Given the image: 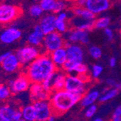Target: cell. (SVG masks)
<instances>
[{
  "label": "cell",
  "mask_w": 121,
  "mask_h": 121,
  "mask_svg": "<svg viewBox=\"0 0 121 121\" xmlns=\"http://www.w3.org/2000/svg\"><path fill=\"white\" fill-rule=\"evenodd\" d=\"M56 70L50 54L43 53L26 67L25 74L31 83H42Z\"/></svg>",
  "instance_id": "obj_1"
},
{
  "label": "cell",
  "mask_w": 121,
  "mask_h": 121,
  "mask_svg": "<svg viewBox=\"0 0 121 121\" xmlns=\"http://www.w3.org/2000/svg\"><path fill=\"white\" fill-rule=\"evenodd\" d=\"M82 97V95L73 94L64 88L52 91L49 102L53 114L56 116L64 115L79 102Z\"/></svg>",
  "instance_id": "obj_2"
},
{
  "label": "cell",
  "mask_w": 121,
  "mask_h": 121,
  "mask_svg": "<svg viewBox=\"0 0 121 121\" xmlns=\"http://www.w3.org/2000/svg\"><path fill=\"white\" fill-rule=\"evenodd\" d=\"M88 81L83 80L79 75L76 74H67L64 89L73 94L84 95L87 92Z\"/></svg>",
  "instance_id": "obj_3"
},
{
  "label": "cell",
  "mask_w": 121,
  "mask_h": 121,
  "mask_svg": "<svg viewBox=\"0 0 121 121\" xmlns=\"http://www.w3.org/2000/svg\"><path fill=\"white\" fill-rule=\"evenodd\" d=\"M65 43L66 41L64 36L58 31H54L44 36L42 47L45 53L50 54L60 47H65Z\"/></svg>",
  "instance_id": "obj_4"
},
{
  "label": "cell",
  "mask_w": 121,
  "mask_h": 121,
  "mask_svg": "<svg viewBox=\"0 0 121 121\" xmlns=\"http://www.w3.org/2000/svg\"><path fill=\"white\" fill-rule=\"evenodd\" d=\"M15 54L19 59L21 65L27 67L38 56H40L41 53L38 47L28 44L17 49Z\"/></svg>",
  "instance_id": "obj_5"
},
{
  "label": "cell",
  "mask_w": 121,
  "mask_h": 121,
  "mask_svg": "<svg viewBox=\"0 0 121 121\" xmlns=\"http://www.w3.org/2000/svg\"><path fill=\"white\" fill-rule=\"evenodd\" d=\"M21 14L19 7L12 4H0V24L6 25L16 20Z\"/></svg>",
  "instance_id": "obj_6"
},
{
  "label": "cell",
  "mask_w": 121,
  "mask_h": 121,
  "mask_svg": "<svg viewBox=\"0 0 121 121\" xmlns=\"http://www.w3.org/2000/svg\"><path fill=\"white\" fill-rule=\"evenodd\" d=\"M65 47L67 53V60L75 63H83L84 51L81 44L66 41Z\"/></svg>",
  "instance_id": "obj_7"
},
{
  "label": "cell",
  "mask_w": 121,
  "mask_h": 121,
  "mask_svg": "<svg viewBox=\"0 0 121 121\" xmlns=\"http://www.w3.org/2000/svg\"><path fill=\"white\" fill-rule=\"evenodd\" d=\"M36 113L37 121L48 120L50 116L53 113L49 100H38L33 103Z\"/></svg>",
  "instance_id": "obj_8"
},
{
  "label": "cell",
  "mask_w": 121,
  "mask_h": 121,
  "mask_svg": "<svg viewBox=\"0 0 121 121\" xmlns=\"http://www.w3.org/2000/svg\"><path fill=\"white\" fill-rule=\"evenodd\" d=\"M64 39L70 43H76L79 44H87L89 41V33L84 30L74 28L69 30L64 34Z\"/></svg>",
  "instance_id": "obj_9"
},
{
  "label": "cell",
  "mask_w": 121,
  "mask_h": 121,
  "mask_svg": "<svg viewBox=\"0 0 121 121\" xmlns=\"http://www.w3.org/2000/svg\"><path fill=\"white\" fill-rule=\"evenodd\" d=\"M31 81H30L26 74L20 75L17 78L9 81L8 86L13 94H18L25 92L30 88Z\"/></svg>",
  "instance_id": "obj_10"
},
{
  "label": "cell",
  "mask_w": 121,
  "mask_h": 121,
  "mask_svg": "<svg viewBox=\"0 0 121 121\" xmlns=\"http://www.w3.org/2000/svg\"><path fill=\"white\" fill-rule=\"evenodd\" d=\"M1 121H21L22 115L21 110L10 104H4L0 107Z\"/></svg>",
  "instance_id": "obj_11"
},
{
  "label": "cell",
  "mask_w": 121,
  "mask_h": 121,
  "mask_svg": "<svg viewBox=\"0 0 121 121\" xmlns=\"http://www.w3.org/2000/svg\"><path fill=\"white\" fill-rule=\"evenodd\" d=\"M29 90L30 98L33 102L38 100H49L51 92L45 90L41 83H31Z\"/></svg>",
  "instance_id": "obj_12"
},
{
  "label": "cell",
  "mask_w": 121,
  "mask_h": 121,
  "mask_svg": "<svg viewBox=\"0 0 121 121\" xmlns=\"http://www.w3.org/2000/svg\"><path fill=\"white\" fill-rule=\"evenodd\" d=\"M111 7V0H86L85 7L92 12L95 15L109 10Z\"/></svg>",
  "instance_id": "obj_13"
},
{
  "label": "cell",
  "mask_w": 121,
  "mask_h": 121,
  "mask_svg": "<svg viewBox=\"0 0 121 121\" xmlns=\"http://www.w3.org/2000/svg\"><path fill=\"white\" fill-rule=\"evenodd\" d=\"M22 37V31L14 27H9L0 34V41L5 44H11Z\"/></svg>",
  "instance_id": "obj_14"
},
{
  "label": "cell",
  "mask_w": 121,
  "mask_h": 121,
  "mask_svg": "<svg viewBox=\"0 0 121 121\" xmlns=\"http://www.w3.org/2000/svg\"><path fill=\"white\" fill-rule=\"evenodd\" d=\"M56 15L50 13L45 15L40 18L39 25L45 35L56 31Z\"/></svg>",
  "instance_id": "obj_15"
},
{
  "label": "cell",
  "mask_w": 121,
  "mask_h": 121,
  "mask_svg": "<svg viewBox=\"0 0 121 121\" xmlns=\"http://www.w3.org/2000/svg\"><path fill=\"white\" fill-rule=\"evenodd\" d=\"M2 68L7 73H12L19 70L21 64L15 54L11 53L1 63Z\"/></svg>",
  "instance_id": "obj_16"
},
{
  "label": "cell",
  "mask_w": 121,
  "mask_h": 121,
  "mask_svg": "<svg viewBox=\"0 0 121 121\" xmlns=\"http://www.w3.org/2000/svg\"><path fill=\"white\" fill-rule=\"evenodd\" d=\"M50 57L57 69H62L67 60V53L65 47H60L50 54Z\"/></svg>",
  "instance_id": "obj_17"
},
{
  "label": "cell",
  "mask_w": 121,
  "mask_h": 121,
  "mask_svg": "<svg viewBox=\"0 0 121 121\" xmlns=\"http://www.w3.org/2000/svg\"><path fill=\"white\" fill-rule=\"evenodd\" d=\"M44 36L45 34L41 30L39 24H38L33 28V31L28 35L27 38V43L28 44L33 45L35 47L42 46Z\"/></svg>",
  "instance_id": "obj_18"
},
{
  "label": "cell",
  "mask_w": 121,
  "mask_h": 121,
  "mask_svg": "<svg viewBox=\"0 0 121 121\" xmlns=\"http://www.w3.org/2000/svg\"><path fill=\"white\" fill-rule=\"evenodd\" d=\"M67 74L62 69H57L54 73L53 79V91L64 88Z\"/></svg>",
  "instance_id": "obj_19"
},
{
  "label": "cell",
  "mask_w": 121,
  "mask_h": 121,
  "mask_svg": "<svg viewBox=\"0 0 121 121\" xmlns=\"http://www.w3.org/2000/svg\"><path fill=\"white\" fill-rule=\"evenodd\" d=\"M100 94L97 90H92L89 92H86L84 95H82L79 102L82 107H86L88 106L93 104L96 101L98 100Z\"/></svg>",
  "instance_id": "obj_20"
},
{
  "label": "cell",
  "mask_w": 121,
  "mask_h": 121,
  "mask_svg": "<svg viewBox=\"0 0 121 121\" xmlns=\"http://www.w3.org/2000/svg\"><path fill=\"white\" fill-rule=\"evenodd\" d=\"M71 25L74 28H79L89 31L94 28V21L86 20L80 17H76L71 20Z\"/></svg>",
  "instance_id": "obj_21"
},
{
  "label": "cell",
  "mask_w": 121,
  "mask_h": 121,
  "mask_svg": "<svg viewBox=\"0 0 121 121\" xmlns=\"http://www.w3.org/2000/svg\"><path fill=\"white\" fill-rule=\"evenodd\" d=\"M73 14L76 17H80L86 20L95 21L96 19V15L89 10L86 7H81L76 6L73 8Z\"/></svg>",
  "instance_id": "obj_22"
},
{
  "label": "cell",
  "mask_w": 121,
  "mask_h": 121,
  "mask_svg": "<svg viewBox=\"0 0 121 121\" xmlns=\"http://www.w3.org/2000/svg\"><path fill=\"white\" fill-rule=\"evenodd\" d=\"M22 120L35 121L36 120V113L33 104H27L21 109Z\"/></svg>",
  "instance_id": "obj_23"
},
{
  "label": "cell",
  "mask_w": 121,
  "mask_h": 121,
  "mask_svg": "<svg viewBox=\"0 0 121 121\" xmlns=\"http://www.w3.org/2000/svg\"><path fill=\"white\" fill-rule=\"evenodd\" d=\"M119 94V90L117 88H109L103 91L102 93L100 94L98 101L101 103L107 102L115 97H116Z\"/></svg>",
  "instance_id": "obj_24"
},
{
  "label": "cell",
  "mask_w": 121,
  "mask_h": 121,
  "mask_svg": "<svg viewBox=\"0 0 121 121\" xmlns=\"http://www.w3.org/2000/svg\"><path fill=\"white\" fill-rule=\"evenodd\" d=\"M110 23V18L107 16L100 17L95 19L94 21V28L96 29H104L108 28Z\"/></svg>",
  "instance_id": "obj_25"
},
{
  "label": "cell",
  "mask_w": 121,
  "mask_h": 121,
  "mask_svg": "<svg viewBox=\"0 0 121 121\" xmlns=\"http://www.w3.org/2000/svg\"><path fill=\"white\" fill-rule=\"evenodd\" d=\"M69 23L67 20H61L56 18V31L58 33L64 34L66 32L69 31Z\"/></svg>",
  "instance_id": "obj_26"
},
{
  "label": "cell",
  "mask_w": 121,
  "mask_h": 121,
  "mask_svg": "<svg viewBox=\"0 0 121 121\" xmlns=\"http://www.w3.org/2000/svg\"><path fill=\"white\" fill-rule=\"evenodd\" d=\"M56 4V0H40L39 5L43 12H53Z\"/></svg>",
  "instance_id": "obj_27"
},
{
  "label": "cell",
  "mask_w": 121,
  "mask_h": 121,
  "mask_svg": "<svg viewBox=\"0 0 121 121\" xmlns=\"http://www.w3.org/2000/svg\"><path fill=\"white\" fill-rule=\"evenodd\" d=\"M28 12L30 16H32L33 18H40L44 12L39 4H34L31 5L29 8Z\"/></svg>",
  "instance_id": "obj_28"
},
{
  "label": "cell",
  "mask_w": 121,
  "mask_h": 121,
  "mask_svg": "<svg viewBox=\"0 0 121 121\" xmlns=\"http://www.w3.org/2000/svg\"><path fill=\"white\" fill-rule=\"evenodd\" d=\"M12 94L9 86L0 84V99L2 101L7 100Z\"/></svg>",
  "instance_id": "obj_29"
},
{
  "label": "cell",
  "mask_w": 121,
  "mask_h": 121,
  "mask_svg": "<svg viewBox=\"0 0 121 121\" xmlns=\"http://www.w3.org/2000/svg\"><path fill=\"white\" fill-rule=\"evenodd\" d=\"M89 54L91 57L95 59H99L102 55V52L101 49L97 46H91L88 49Z\"/></svg>",
  "instance_id": "obj_30"
},
{
  "label": "cell",
  "mask_w": 121,
  "mask_h": 121,
  "mask_svg": "<svg viewBox=\"0 0 121 121\" xmlns=\"http://www.w3.org/2000/svg\"><path fill=\"white\" fill-rule=\"evenodd\" d=\"M66 0H56V4H55V7L53 10V13H59L60 12L65 11L66 9L68 4H67Z\"/></svg>",
  "instance_id": "obj_31"
},
{
  "label": "cell",
  "mask_w": 121,
  "mask_h": 121,
  "mask_svg": "<svg viewBox=\"0 0 121 121\" xmlns=\"http://www.w3.org/2000/svg\"><path fill=\"white\" fill-rule=\"evenodd\" d=\"M102 71L103 68L101 65L95 64L91 68V77L94 79H97L102 73Z\"/></svg>",
  "instance_id": "obj_32"
},
{
  "label": "cell",
  "mask_w": 121,
  "mask_h": 121,
  "mask_svg": "<svg viewBox=\"0 0 121 121\" xmlns=\"http://www.w3.org/2000/svg\"><path fill=\"white\" fill-rule=\"evenodd\" d=\"M53 75L54 73L51 75H50L48 77H47L45 80H43L41 83L43 87L45 90H46L47 92H51L53 91Z\"/></svg>",
  "instance_id": "obj_33"
},
{
  "label": "cell",
  "mask_w": 121,
  "mask_h": 121,
  "mask_svg": "<svg viewBox=\"0 0 121 121\" xmlns=\"http://www.w3.org/2000/svg\"><path fill=\"white\" fill-rule=\"evenodd\" d=\"M88 72H89V68L87 65L84 63H80L76 67L73 74L79 75H84V74H88Z\"/></svg>",
  "instance_id": "obj_34"
},
{
  "label": "cell",
  "mask_w": 121,
  "mask_h": 121,
  "mask_svg": "<svg viewBox=\"0 0 121 121\" xmlns=\"http://www.w3.org/2000/svg\"><path fill=\"white\" fill-rule=\"evenodd\" d=\"M86 109L84 112V115L86 118L93 117L97 111V105L95 104L88 106V107H86Z\"/></svg>",
  "instance_id": "obj_35"
},
{
  "label": "cell",
  "mask_w": 121,
  "mask_h": 121,
  "mask_svg": "<svg viewBox=\"0 0 121 121\" xmlns=\"http://www.w3.org/2000/svg\"><path fill=\"white\" fill-rule=\"evenodd\" d=\"M111 120L112 121H121V105L114 110L111 116Z\"/></svg>",
  "instance_id": "obj_36"
},
{
  "label": "cell",
  "mask_w": 121,
  "mask_h": 121,
  "mask_svg": "<svg viewBox=\"0 0 121 121\" xmlns=\"http://www.w3.org/2000/svg\"><path fill=\"white\" fill-rule=\"evenodd\" d=\"M104 35L107 37L108 40V41H112L114 38V34H113V31L110 28H106L104 29Z\"/></svg>",
  "instance_id": "obj_37"
},
{
  "label": "cell",
  "mask_w": 121,
  "mask_h": 121,
  "mask_svg": "<svg viewBox=\"0 0 121 121\" xmlns=\"http://www.w3.org/2000/svg\"><path fill=\"white\" fill-rule=\"evenodd\" d=\"M106 84H107L110 88H116L117 83L112 78H108L106 80Z\"/></svg>",
  "instance_id": "obj_38"
},
{
  "label": "cell",
  "mask_w": 121,
  "mask_h": 121,
  "mask_svg": "<svg viewBox=\"0 0 121 121\" xmlns=\"http://www.w3.org/2000/svg\"><path fill=\"white\" fill-rule=\"evenodd\" d=\"M86 3V0H77L75 2V5L81 7H85Z\"/></svg>",
  "instance_id": "obj_39"
},
{
  "label": "cell",
  "mask_w": 121,
  "mask_h": 121,
  "mask_svg": "<svg viewBox=\"0 0 121 121\" xmlns=\"http://www.w3.org/2000/svg\"><path fill=\"white\" fill-rule=\"evenodd\" d=\"M116 64H117V59H116L115 57H111V58H110V59H109V65L111 68L115 67Z\"/></svg>",
  "instance_id": "obj_40"
},
{
  "label": "cell",
  "mask_w": 121,
  "mask_h": 121,
  "mask_svg": "<svg viewBox=\"0 0 121 121\" xmlns=\"http://www.w3.org/2000/svg\"><path fill=\"white\" fill-rule=\"evenodd\" d=\"M11 53H12L11 52H4V53H3L0 55V63H1L3 60H4Z\"/></svg>",
  "instance_id": "obj_41"
},
{
  "label": "cell",
  "mask_w": 121,
  "mask_h": 121,
  "mask_svg": "<svg viewBox=\"0 0 121 121\" xmlns=\"http://www.w3.org/2000/svg\"><path fill=\"white\" fill-rule=\"evenodd\" d=\"M56 117H57V116H56L55 114H53H53L50 116V117L48 118V121H53V120H55Z\"/></svg>",
  "instance_id": "obj_42"
},
{
  "label": "cell",
  "mask_w": 121,
  "mask_h": 121,
  "mask_svg": "<svg viewBox=\"0 0 121 121\" xmlns=\"http://www.w3.org/2000/svg\"><path fill=\"white\" fill-rule=\"evenodd\" d=\"M95 121H103V118L100 117H97L94 119Z\"/></svg>",
  "instance_id": "obj_43"
},
{
  "label": "cell",
  "mask_w": 121,
  "mask_h": 121,
  "mask_svg": "<svg viewBox=\"0 0 121 121\" xmlns=\"http://www.w3.org/2000/svg\"><path fill=\"white\" fill-rule=\"evenodd\" d=\"M116 88L119 90V91H121V83H117V86H116Z\"/></svg>",
  "instance_id": "obj_44"
},
{
  "label": "cell",
  "mask_w": 121,
  "mask_h": 121,
  "mask_svg": "<svg viewBox=\"0 0 121 121\" xmlns=\"http://www.w3.org/2000/svg\"><path fill=\"white\" fill-rule=\"evenodd\" d=\"M66 1H67L68 2H73V3H75L77 0H66Z\"/></svg>",
  "instance_id": "obj_45"
},
{
  "label": "cell",
  "mask_w": 121,
  "mask_h": 121,
  "mask_svg": "<svg viewBox=\"0 0 121 121\" xmlns=\"http://www.w3.org/2000/svg\"><path fill=\"white\" fill-rule=\"evenodd\" d=\"M2 100L1 99H0V107L2 106Z\"/></svg>",
  "instance_id": "obj_46"
},
{
  "label": "cell",
  "mask_w": 121,
  "mask_h": 121,
  "mask_svg": "<svg viewBox=\"0 0 121 121\" xmlns=\"http://www.w3.org/2000/svg\"><path fill=\"white\" fill-rule=\"evenodd\" d=\"M33 1H34V2H39L40 0H33Z\"/></svg>",
  "instance_id": "obj_47"
},
{
  "label": "cell",
  "mask_w": 121,
  "mask_h": 121,
  "mask_svg": "<svg viewBox=\"0 0 121 121\" xmlns=\"http://www.w3.org/2000/svg\"><path fill=\"white\" fill-rule=\"evenodd\" d=\"M120 37H121V31H120Z\"/></svg>",
  "instance_id": "obj_48"
},
{
  "label": "cell",
  "mask_w": 121,
  "mask_h": 121,
  "mask_svg": "<svg viewBox=\"0 0 121 121\" xmlns=\"http://www.w3.org/2000/svg\"><path fill=\"white\" fill-rule=\"evenodd\" d=\"M0 121H1V117H0Z\"/></svg>",
  "instance_id": "obj_49"
}]
</instances>
